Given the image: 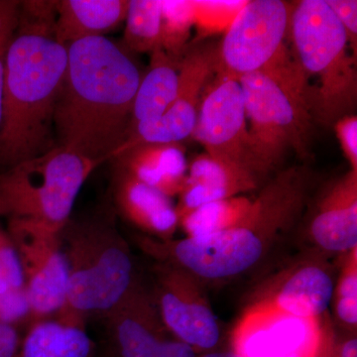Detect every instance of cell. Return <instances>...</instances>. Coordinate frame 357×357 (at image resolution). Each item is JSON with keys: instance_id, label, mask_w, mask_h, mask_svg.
<instances>
[{"instance_id": "obj_1", "label": "cell", "mask_w": 357, "mask_h": 357, "mask_svg": "<svg viewBox=\"0 0 357 357\" xmlns=\"http://www.w3.org/2000/svg\"><path fill=\"white\" fill-rule=\"evenodd\" d=\"M311 185L306 169L291 167L258 191L245 217L231 229L169 241L135 234L134 243L155 262L183 270L204 288L218 287L261 266L290 236L306 211Z\"/></svg>"}, {"instance_id": "obj_2", "label": "cell", "mask_w": 357, "mask_h": 357, "mask_svg": "<svg viewBox=\"0 0 357 357\" xmlns=\"http://www.w3.org/2000/svg\"><path fill=\"white\" fill-rule=\"evenodd\" d=\"M68 67L54 114L56 145L105 163L128 137L142 73L107 37L68 45Z\"/></svg>"}, {"instance_id": "obj_3", "label": "cell", "mask_w": 357, "mask_h": 357, "mask_svg": "<svg viewBox=\"0 0 357 357\" xmlns=\"http://www.w3.org/2000/svg\"><path fill=\"white\" fill-rule=\"evenodd\" d=\"M68 67L56 21L20 11L6 55L0 128V172L56 146L54 114Z\"/></svg>"}, {"instance_id": "obj_4", "label": "cell", "mask_w": 357, "mask_h": 357, "mask_svg": "<svg viewBox=\"0 0 357 357\" xmlns=\"http://www.w3.org/2000/svg\"><path fill=\"white\" fill-rule=\"evenodd\" d=\"M60 237L68 282L64 305L54 319L86 328L89 319L105 318L139 281L132 255L112 204L70 218Z\"/></svg>"}, {"instance_id": "obj_5", "label": "cell", "mask_w": 357, "mask_h": 357, "mask_svg": "<svg viewBox=\"0 0 357 357\" xmlns=\"http://www.w3.org/2000/svg\"><path fill=\"white\" fill-rule=\"evenodd\" d=\"M290 42L307 84L311 79L316 81L311 91L312 119L333 126L345 115L354 114L356 57L352 55L344 27L326 0H302L294 4Z\"/></svg>"}, {"instance_id": "obj_6", "label": "cell", "mask_w": 357, "mask_h": 357, "mask_svg": "<svg viewBox=\"0 0 357 357\" xmlns=\"http://www.w3.org/2000/svg\"><path fill=\"white\" fill-rule=\"evenodd\" d=\"M100 164L64 147L0 172V220L60 234L72 218L79 191Z\"/></svg>"}, {"instance_id": "obj_7", "label": "cell", "mask_w": 357, "mask_h": 357, "mask_svg": "<svg viewBox=\"0 0 357 357\" xmlns=\"http://www.w3.org/2000/svg\"><path fill=\"white\" fill-rule=\"evenodd\" d=\"M243 88L248 126L249 170L267 184L289 151L309 156L312 115L304 96L264 73L238 79Z\"/></svg>"}, {"instance_id": "obj_8", "label": "cell", "mask_w": 357, "mask_h": 357, "mask_svg": "<svg viewBox=\"0 0 357 357\" xmlns=\"http://www.w3.org/2000/svg\"><path fill=\"white\" fill-rule=\"evenodd\" d=\"M294 4L248 0L218 45V74L239 79L264 72L290 47Z\"/></svg>"}, {"instance_id": "obj_9", "label": "cell", "mask_w": 357, "mask_h": 357, "mask_svg": "<svg viewBox=\"0 0 357 357\" xmlns=\"http://www.w3.org/2000/svg\"><path fill=\"white\" fill-rule=\"evenodd\" d=\"M335 337L323 318H300L248 304L230 333L237 357H321Z\"/></svg>"}, {"instance_id": "obj_10", "label": "cell", "mask_w": 357, "mask_h": 357, "mask_svg": "<svg viewBox=\"0 0 357 357\" xmlns=\"http://www.w3.org/2000/svg\"><path fill=\"white\" fill-rule=\"evenodd\" d=\"M155 304L167 330L197 354L215 351L220 328L206 288L183 270L155 262Z\"/></svg>"}, {"instance_id": "obj_11", "label": "cell", "mask_w": 357, "mask_h": 357, "mask_svg": "<svg viewBox=\"0 0 357 357\" xmlns=\"http://www.w3.org/2000/svg\"><path fill=\"white\" fill-rule=\"evenodd\" d=\"M217 68L218 45H189L181 60L177 98L158 119L131 128L114 158L144 143H181L191 137L204 89L217 74Z\"/></svg>"}, {"instance_id": "obj_12", "label": "cell", "mask_w": 357, "mask_h": 357, "mask_svg": "<svg viewBox=\"0 0 357 357\" xmlns=\"http://www.w3.org/2000/svg\"><path fill=\"white\" fill-rule=\"evenodd\" d=\"M9 236L20 255L32 323L54 319L65 303L68 268L60 234L8 220Z\"/></svg>"}, {"instance_id": "obj_13", "label": "cell", "mask_w": 357, "mask_h": 357, "mask_svg": "<svg viewBox=\"0 0 357 357\" xmlns=\"http://www.w3.org/2000/svg\"><path fill=\"white\" fill-rule=\"evenodd\" d=\"M109 357H198L167 330L153 295L139 281L103 318Z\"/></svg>"}, {"instance_id": "obj_14", "label": "cell", "mask_w": 357, "mask_h": 357, "mask_svg": "<svg viewBox=\"0 0 357 357\" xmlns=\"http://www.w3.org/2000/svg\"><path fill=\"white\" fill-rule=\"evenodd\" d=\"M328 258L310 250L260 283L248 304L264 305L300 318L326 317L335 280Z\"/></svg>"}, {"instance_id": "obj_15", "label": "cell", "mask_w": 357, "mask_h": 357, "mask_svg": "<svg viewBox=\"0 0 357 357\" xmlns=\"http://www.w3.org/2000/svg\"><path fill=\"white\" fill-rule=\"evenodd\" d=\"M191 138L211 156L249 170L248 119L238 79L215 74L204 89Z\"/></svg>"}, {"instance_id": "obj_16", "label": "cell", "mask_w": 357, "mask_h": 357, "mask_svg": "<svg viewBox=\"0 0 357 357\" xmlns=\"http://www.w3.org/2000/svg\"><path fill=\"white\" fill-rule=\"evenodd\" d=\"M311 250L342 256L357 248V171L326 185L316 199L307 225Z\"/></svg>"}, {"instance_id": "obj_17", "label": "cell", "mask_w": 357, "mask_h": 357, "mask_svg": "<svg viewBox=\"0 0 357 357\" xmlns=\"http://www.w3.org/2000/svg\"><path fill=\"white\" fill-rule=\"evenodd\" d=\"M112 204L115 213L142 236L169 241L175 237L180 227L172 199L114 167Z\"/></svg>"}, {"instance_id": "obj_18", "label": "cell", "mask_w": 357, "mask_h": 357, "mask_svg": "<svg viewBox=\"0 0 357 357\" xmlns=\"http://www.w3.org/2000/svg\"><path fill=\"white\" fill-rule=\"evenodd\" d=\"M264 185L248 169L204 152L189 164L187 181L176 206L178 220L204 204L245 196L248 192L259 191Z\"/></svg>"}, {"instance_id": "obj_19", "label": "cell", "mask_w": 357, "mask_h": 357, "mask_svg": "<svg viewBox=\"0 0 357 357\" xmlns=\"http://www.w3.org/2000/svg\"><path fill=\"white\" fill-rule=\"evenodd\" d=\"M121 169L169 198L180 196L187 181L189 163L181 143H144L112 160Z\"/></svg>"}, {"instance_id": "obj_20", "label": "cell", "mask_w": 357, "mask_h": 357, "mask_svg": "<svg viewBox=\"0 0 357 357\" xmlns=\"http://www.w3.org/2000/svg\"><path fill=\"white\" fill-rule=\"evenodd\" d=\"M128 0H61L56 37L61 43L105 37L126 20Z\"/></svg>"}, {"instance_id": "obj_21", "label": "cell", "mask_w": 357, "mask_h": 357, "mask_svg": "<svg viewBox=\"0 0 357 357\" xmlns=\"http://www.w3.org/2000/svg\"><path fill=\"white\" fill-rule=\"evenodd\" d=\"M150 56L149 67L141 77L134 100L130 129L158 119L177 98L182 59L170 57L162 49Z\"/></svg>"}, {"instance_id": "obj_22", "label": "cell", "mask_w": 357, "mask_h": 357, "mask_svg": "<svg viewBox=\"0 0 357 357\" xmlns=\"http://www.w3.org/2000/svg\"><path fill=\"white\" fill-rule=\"evenodd\" d=\"M95 349L86 328L48 319L28 326L18 357H93Z\"/></svg>"}, {"instance_id": "obj_23", "label": "cell", "mask_w": 357, "mask_h": 357, "mask_svg": "<svg viewBox=\"0 0 357 357\" xmlns=\"http://www.w3.org/2000/svg\"><path fill=\"white\" fill-rule=\"evenodd\" d=\"M253 197L237 196L204 204L180 218L185 237L211 236L231 229L248 213Z\"/></svg>"}, {"instance_id": "obj_24", "label": "cell", "mask_w": 357, "mask_h": 357, "mask_svg": "<svg viewBox=\"0 0 357 357\" xmlns=\"http://www.w3.org/2000/svg\"><path fill=\"white\" fill-rule=\"evenodd\" d=\"M124 21L123 46L126 50L151 55L162 49V1L130 0Z\"/></svg>"}, {"instance_id": "obj_25", "label": "cell", "mask_w": 357, "mask_h": 357, "mask_svg": "<svg viewBox=\"0 0 357 357\" xmlns=\"http://www.w3.org/2000/svg\"><path fill=\"white\" fill-rule=\"evenodd\" d=\"M195 27L194 4L190 0L162 1V50L170 57L181 60L185 55L192 28Z\"/></svg>"}, {"instance_id": "obj_26", "label": "cell", "mask_w": 357, "mask_h": 357, "mask_svg": "<svg viewBox=\"0 0 357 357\" xmlns=\"http://www.w3.org/2000/svg\"><path fill=\"white\" fill-rule=\"evenodd\" d=\"M340 270L333 286V316L338 326L349 333L357 326V248L340 256Z\"/></svg>"}, {"instance_id": "obj_27", "label": "cell", "mask_w": 357, "mask_h": 357, "mask_svg": "<svg viewBox=\"0 0 357 357\" xmlns=\"http://www.w3.org/2000/svg\"><path fill=\"white\" fill-rule=\"evenodd\" d=\"M246 1H192L199 39L225 33Z\"/></svg>"}, {"instance_id": "obj_28", "label": "cell", "mask_w": 357, "mask_h": 357, "mask_svg": "<svg viewBox=\"0 0 357 357\" xmlns=\"http://www.w3.org/2000/svg\"><path fill=\"white\" fill-rule=\"evenodd\" d=\"M0 263L9 287L13 290L24 289L22 268L20 255L14 245L13 238L9 236L6 227L0 222Z\"/></svg>"}, {"instance_id": "obj_29", "label": "cell", "mask_w": 357, "mask_h": 357, "mask_svg": "<svg viewBox=\"0 0 357 357\" xmlns=\"http://www.w3.org/2000/svg\"><path fill=\"white\" fill-rule=\"evenodd\" d=\"M335 134L342 153L351 166V170L357 171V116L345 115L333 124Z\"/></svg>"}, {"instance_id": "obj_30", "label": "cell", "mask_w": 357, "mask_h": 357, "mask_svg": "<svg viewBox=\"0 0 357 357\" xmlns=\"http://www.w3.org/2000/svg\"><path fill=\"white\" fill-rule=\"evenodd\" d=\"M335 17L344 27L352 53L356 56L357 1L356 0H326Z\"/></svg>"}, {"instance_id": "obj_31", "label": "cell", "mask_w": 357, "mask_h": 357, "mask_svg": "<svg viewBox=\"0 0 357 357\" xmlns=\"http://www.w3.org/2000/svg\"><path fill=\"white\" fill-rule=\"evenodd\" d=\"M15 34V25L8 15L0 10V128L2 121V102H3L4 69L6 55L9 45Z\"/></svg>"}, {"instance_id": "obj_32", "label": "cell", "mask_w": 357, "mask_h": 357, "mask_svg": "<svg viewBox=\"0 0 357 357\" xmlns=\"http://www.w3.org/2000/svg\"><path fill=\"white\" fill-rule=\"evenodd\" d=\"M24 333L17 326L0 323V357H18Z\"/></svg>"}, {"instance_id": "obj_33", "label": "cell", "mask_w": 357, "mask_h": 357, "mask_svg": "<svg viewBox=\"0 0 357 357\" xmlns=\"http://www.w3.org/2000/svg\"><path fill=\"white\" fill-rule=\"evenodd\" d=\"M321 357H357L356 333H349L344 337H333L332 342Z\"/></svg>"}, {"instance_id": "obj_34", "label": "cell", "mask_w": 357, "mask_h": 357, "mask_svg": "<svg viewBox=\"0 0 357 357\" xmlns=\"http://www.w3.org/2000/svg\"><path fill=\"white\" fill-rule=\"evenodd\" d=\"M198 357H237L236 354H234L231 349L229 351H211L208 352H204V354H199Z\"/></svg>"}, {"instance_id": "obj_35", "label": "cell", "mask_w": 357, "mask_h": 357, "mask_svg": "<svg viewBox=\"0 0 357 357\" xmlns=\"http://www.w3.org/2000/svg\"><path fill=\"white\" fill-rule=\"evenodd\" d=\"M9 290H10V287H9L8 283H7L6 275H4L1 263H0V295H1V294L6 293L7 291Z\"/></svg>"}]
</instances>
